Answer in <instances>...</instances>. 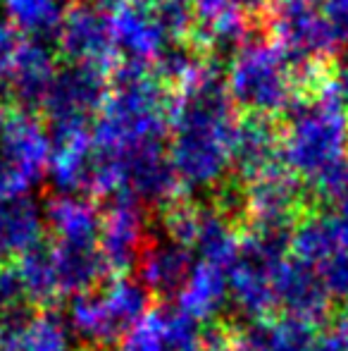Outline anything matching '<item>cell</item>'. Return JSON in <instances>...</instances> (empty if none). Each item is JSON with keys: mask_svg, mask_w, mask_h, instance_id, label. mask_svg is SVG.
Returning a JSON list of instances; mask_svg holds the SVG:
<instances>
[{"mask_svg": "<svg viewBox=\"0 0 348 351\" xmlns=\"http://www.w3.org/2000/svg\"><path fill=\"white\" fill-rule=\"evenodd\" d=\"M168 132V156L181 186L205 189L222 180L232 165L237 117L227 84L213 62L203 60L179 84Z\"/></svg>", "mask_w": 348, "mask_h": 351, "instance_id": "6da1fadb", "label": "cell"}, {"mask_svg": "<svg viewBox=\"0 0 348 351\" xmlns=\"http://www.w3.org/2000/svg\"><path fill=\"white\" fill-rule=\"evenodd\" d=\"M172 96L146 65L124 62L107 84V98L93 122V143L112 153L163 143L170 130Z\"/></svg>", "mask_w": 348, "mask_h": 351, "instance_id": "7a4b0ae2", "label": "cell"}, {"mask_svg": "<svg viewBox=\"0 0 348 351\" xmlns=\"http://www.w3.org/2000/svg\"><path fill=\"white\" fill-rule=\"evenodd\" d=\"M227 93L234 106L248 115H265L286 110L296 98L289 67L274 43L251 36L232 56L227 74Z\"/></svg>", "mask_w": 348, "mask_h": 351, "instance_id": "3957f363", "label": "cell"}, {"mask_svg": "<svg viewBox=\"0 0 348 351\" xmlns=\"http://www.w3.org/2000/svg\"><path fill=\"white\" fill-rule=\"evenodd\" d=\"M107 98V79L101 67L77 65L55 72L43 110L48 117V139L51 143L79 141L93 136V122Z\"/></svg>", "mask_w": 348, "mask_h": 351, "instance_id": "277c9868", "label": "cell"}, {"mask_svg": "<svg viewBox=\"0 0 348 351\" xmlns=\"http://www.w3.org/2000/svg\"><path fill=\"white\" fill-rule=\"evenodd\" d=\"M51 139L31 112L19 110L0 125V199L29 196L48 175Z\"/></svg>", "mask_w": 348, "mask_h": 351, "instance_id": "5b68a950", "label": "cell"}, {"mask_svg": "<svg viewBox=\"0 0 348 351\" xmlns=\"http://www.w3.org/2000/svg\"><path fill=\"white\" fill-rule=\"evenodd\" d=\"M148 222H146V206L134 196L117 191L110 196V206L103 213L101 234H98V251L105 261L107 273L129 275L141 258V251L148 244Z\"/></svg>", "mask_w": 348, "mask_h": 351, "instance_id": "8992f818", "label": "cell"}, {"mask_svg": "<svg viewBox=\"0 0 348 351\" xmlns=\"http://www.w3.org/2000/svg\"><path fill=\"white\" fill-rule=\"evenodd\" d=\"M112 43L115 53L131 65L155 62L168 46H172V36L168 34L155 3L146 0H126L120 10L110 14Z\"/></svg>", "mask_w": 348, "mask_h": 351, "instance_id": "52a82bcc", "label": "cell"}, {"mask_svg": "<svg viewBox=\"0 0 348 351\" xmlns=\"http://www.w3.org/2000/svg\"><path fill=\"white\" fill-rule=\"evenodd\" d=\"M122 170V191L144 206H170L179 194V177L163 143H146L117 153Z\"/></svg>", "mask_w": 348, "mask_h": 351, "instance_id": "ba28073f", "label": "cell"}, {"mask_svg": "<svg viewBox=\"0 0 348 351\" xmlns=\"http://www.w3.org/2000/svg\"><path fill=\"white\" fill-rule=\"evenodd\" d=\"M55 38L60 51L77 65H93L103 70L117 58L110 14L88 3L67 8Z\"/></svg>", "mask_w": 348, "mask_h": 351, "instance_id": "9c48e42d", "label": "cell"}, {"mask_svg": "<svg viewBox=\"0 0 348 351\" xmlns=\"http://www.w3.org/2000/svg\"><path fill=\"white\" fill-rule=\"evenodd\" d=\"M193 251L176 244L168 237L148 241L141 251L136 263V278L150 291V296L160 299H176L191 268H193Z\"/></svg>", "mask_w": 348, "mask_h": 351, "instance_id": "30bf717a", "label": "cell"}, {"mask_svg": "<svg viewBox=\"0 0 348 351\" xmlns=\"http://www.w3.org/2000/svg\"><path fill=\"white\" fill-rule=\"evenodd\" d=\"M62 318L72 337L86 347L84 351H112L124 335L101 289L72 296Z\"/></svg>", "mask_w": 348, "mask_h": 351, "instance_id": "8fae6325", "label": "cell"}, {"mask_svg": "<svg viewBox=\"0 0 348 351\" xmlns=\"http://www.w3.org/2000/svg\"><path fill=\"white\" fill-rule=\"evenodd\" d=\"M57 67L51 48L43 41H22L14 58L12 72L8 79V88L17 103L27 112L31 108H41L48 96Z\"/></svg>", "mask_w": 348, "mask_h": 351, "instance_id": "7c38bea8", "label": "cell"}, {"mask_svg": "<svg viewBox=\"0 0 348 351\" xmlns=\"http://www.w3.org/2000/svg\"><path fill=\"white\" fill-rule=\"evenodd\" d=\"M43 222L67 244H98L103 210L88 196H53L43 208Z\"/></svg>", "mask_w": 348, "mask_h": 351, "instance_id": "4fadbf2b", "label": "cell"}, {"mask_svg": "<svg viewBox=\"0 0 348 351\" xmlns=\"http://www.w3.org/2000/svg\"><path fill=\"white\" fill-rule=\"evenodd\" d=\"M53 258H55L57 291L60 296H77L91 291L101 285L107 275L105 261H103L98 244H67L55 241L53 244Z\"/></svg>", "mask_w": 348, "mask_h": 351, "instance_id": "5bb4252c", "label": "cell"}, {"mask_svg": "<svg viewBox=\"0 0 348 351\" xmlns=\"http://www.w3.org/2000/svg\"><path fill=\"white\" fill-rule=\"evenodd\" d=\"M46 222L43 208L31 196L0 199V258L24 254L34 244L43 241Z\"/></svg>", "mask_w": 348, "mask_h": 351, "instance_id": "9a60e30c", "label": "cell"}, {"mask_svg": "<svg viewBox=\"0 0 348 351\" xmlns=\"http://www.w3.org/2000/svg\"><path fill=\"white\" fill-rule=\"evenodd\" d=\"M277 153V130L265 115H246L237 120L232 143V162L243 177L258 175Z\"/></svg>", "mask_w": 348, "mask_h": 351, "instance_id": "2e32d148", "label": "cell"}, {"mask_svg": "<svg viewBox=\"0 0 348 351\" xmlns=\"http://www.w3.org/2000/svg\"><path fill=\"white\" fill-rule=\"evenodd\" d=\"M224 296H227V282L222 265L196 261L184 287L176 294V306L196 320H208L222 308Z\"/></svg>", "mask_w": 348, "mask_h": 351, "instance_id": "e0dca14e", "label": "cell"}, {"mask_svg": "<svg viewBox=\"0 0 348 351\" xmlns=\"http://www.w3.org/2000/svg\"><path fill=\"white\" fill-rule=\"evenodd\" d=\"M14 270L22 280L24 294L31 306H48L60 296L57 291L55 258H53V244L38 241L31 249L14 258Z\"/></svg>", "mask_w": 348, "mask_h": 351, "instance_id": "ac0fdd59", "label": "cell"}, {"mask_svg": "<svg viewBox=\"0 0 348 351\" xmlns=\"http://www.w3.org/2000/svg\"><path fill=\"white\" fill-rule=\"evenodd\" d=\"M3 351H75V337L65 318L55 311H41L17 335L0 337Z\"/></svg>", "mask_w": 348, "mask_h": 351, "instance_id": "d6986e66", "label": "cell"}, {"mask_svg": "<svg viewBox=\"0 0 348 351\" xmlns=\"http://www.w3.org/2000/svg\"><path fill=\"white\" fill-rule=\"evenodd\" d=\"M3 10L17 34L46 41L57 36V29L67 12L65 0H3Z\"/></svg>", "mask_w": 348, "mask_h": 351, "instance_id": "ffe728a7", "label": "cell"}, {"mask_svg": "<svg viewBox=\"0 0 348 351\" xmlns=\"http://www.w3.org/2000/svg\"><path fill=\"white\" fill-rule=\"evenodd\" d=\"M101 291H103V296H105L115 320L120 323V328L124 330V332L129 328H134V325L153 308V306H150L153 296L141 285L136 275L134 278H131V275H112V280L107 282Z\"/></svg>", "mask_w": 348, "mask_h": 351, "instance_id": "44dd1931", "label": "cell"}, {"mask_svg": "<svg viewBox=\"0 0 348 351\" xmlns=\"http://www.w3.org/2000/svg\"><path fill=\"white\" fill-rule=\"evenodd\" d=\"M191 251H198L200 261L222 265L232 256V232L222 213L200 208L198 232Z\"/></svg>", "mask_w": 348, "mask_h": 351, "instance_id": "7402d4cb", "label": "cell"}, {"mask_svg": "<svg viewBox=\"0 0 348 351\" xmlns=\"http://www.w3.org/2000/svg\"><path fill=\"white\" fill-rule=\"evenodd\" d=\"M160 325L170 351H203L200 320L181 311L179 306H158Z\"/></svg>", "mask_w": 348, "mask_h": 351, "instance_id": "603a6c76", "label": "cell"}, {"mask_svg": "<svg viewBox=\"0 0 348 351\" xmlns=\"http://www.w3.org/2000/svg\"><path fill=\"white\" fill-rule=\"evenodd\" d=\"M200 222V208L189 201H172L170 206L163 208V217H160V227H163V237L176 241V244L191 249L198 232Z\"/></svg>", "mask_w": 348, "mask_h": 351, "instance_id": "cb8c5ba5", "label": "cell"}, {"mask_svg": "<svg viewBox=\"0 0 348 351\" xmlns=\"http://www.w3.org/2000/svg\"><path fill=\"white\" fill-rule=\"evenodd\" d=\"M112 351H170L165 342L158 308H150L134 328H129Z\"/></svg>", "mask_w": 348, "mask_h": 351, "instance_id": "d4e9b609", "label": "cell"}, {"mask_svg": "<svg viewBox=\"0 0 348 351\" xmlns=\"http://www.w3.org/2000/svg\"><path fill=\"white\" fill-rule=\"evenodd\" d=\"M31 306L24 294L22 280H19L14 265H0V315L10 311Z\"/></svg>", "mask_w": 348, "mask_h": 351, "instance_id": "484cf974", "label": "cell"}, {"mask_svg": "<svg viewBox=\"0 0 348 351\" xmlns=\"http://www.w3.org/2000/svg\"><path fill=\"white\" fill-rule=\"evenodd\" d=\"M320 14L330 29L334 46H348V0H322Z\"/></svg>", "mask_w": 348, "mask_h": 351, "instance_id": "4316f807", "label": "cell"}, {"mask_svg": "<svg viewBox=\"0 0 348 351\" xmlns=\"http://www.w3.org/2000/svg\"><path fill=\"white\" fill-rule=\"evenodd\" d=\"M19 46H22V36L14 32V27H8L0 32V86H8Z\"/></svg>", "mask_w": 348, "mask_h": 351, "instance_id": "83f0119b", "label": "cell"}, {"mask_svg": "<svg viewBox=\"0 0 348 351\" xmlns=\"http://www.w3.org/2000/svg\"><path fill=\"white\" fill-rule=\"evenodd\" d=\"M84 3L93 5V8L103 10V12H107V14H112L115 10H120L122 5L126 3V0H84Z\"/></svg>", "mask_w": 348, "mask_h": 351, "instance_id": "f1b7e54d", "label": "cell"}, {"mask_svg": "<svg viewBox=\"0 0 348 351\" xmlns=\"http://www.w3.org/2000/svg\"><path fill=\"white\" fill-rule=\"evenodd\" d=\"M317 0H279V5H315Z\"/></svg>", "mask_w": 348, "mask_h": 351, "instance_id": "f546056e", "label": "cell"}, {"mask_svg": "<svg viewBox=\"0 0 348 351\" xmlns=\"http://www.w3.org/2000/svg\"><path fill=\"white\" fill-rule=\"evenodd\" d=\"M5 122V115H3V106H0V125Z\"/></svg>", "mask_w": 348, "mask_h": 351, "instance_id": "4dcf8cb0", "label": "cell"}]
</instances>
